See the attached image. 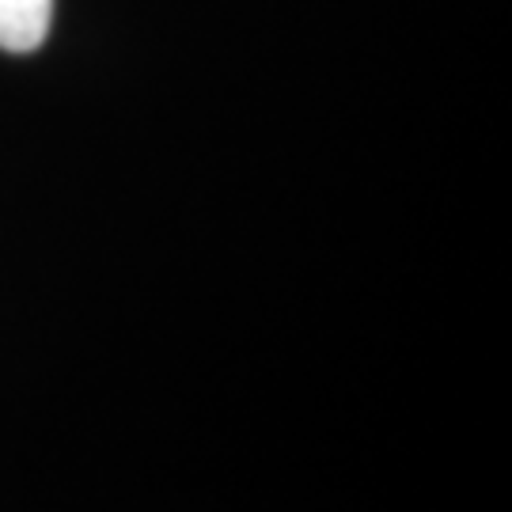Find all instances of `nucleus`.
Listing matches in <instances>:
<instances>
[{
    "instance_id": "nucleus-1",
    "label": "nucleus",
    "mask_w": 512,
    "mask_h": 512,
    "mask_svg": "<svg viewBox=\"0 0 512 512\" xmlns=\"http://www.w3.org/2000/svg\"><path fill=\"white\" fill-rule=\"evenodd\" d=\"M54 0H0V50L31 54L50 35Z\"/></svg>"
}]
</instances>
